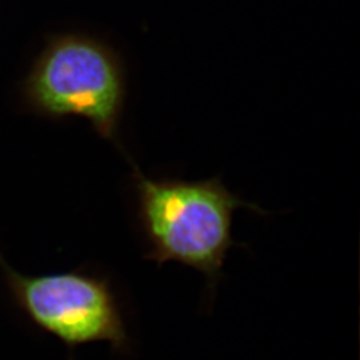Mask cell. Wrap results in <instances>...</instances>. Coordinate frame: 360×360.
Returning a JSON list of instances; mask_svg holds the SVG:
<instances>
[{
  "mask_svg": "<svg viewBox=\"0 0 360 360\" xmlns=\"http://www.w3.org/2000/svg\"><path fill=\"white\" fill-rule=\"evenodd\" d=\"M138 198V219L148 245L146 257L159 266L166 262L202 272L215 284L232 239V217L247 208L264 214L260 207L245 202L219 178L186 181L155 180L132 167Z\"/></svg>",
  "mask_w": 360,
  "mask_h": 360,
  "instance_id": "6da1fadb",
  "label": "cell"
},
{
  "mask_svg": "<svg viewBox=\"0 0 360 360\" xmlns=\"http://www.w3.org/2000/svg\"><path fill=\"white\" fill-rule=\"evenodd\" d=\"M30 107L49 117L80 116L120 148L117 129L126 99L119 53L99 39L63 34L49 41L25 84Z\"/></svg>",
  "mask_w": 360,
  "mask_h": 360,
  "instance_id": "7a4b0ae2",
  "label": "cell"
},
{
  "mask_svg": "<svg viewBox=\"0 0 360 360\" xmlns=\"http://www.w3.org/2000/svg\"><path fill=\"white\" fill-rule=\"evenodd\" d=\"M16 307L39 330L68 348L107 342L126 351L129 336L111 284L84 271L23 275L0 259Z\"/></svg>",
  "mask_w": 360,
  "mask_h": 360,
  "instance_id": "3957f363",
  "label": "cell"
}]
</instances>
